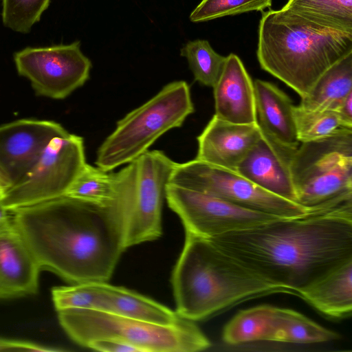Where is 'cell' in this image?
<instances>
[{
  "label": "cell",
  "instance_id": "1",
  "mask_svg": "<svg viewBox=\"0 0 352 352\" xmlns=\"http://www.w3.org/2000/svg\"><path fill=\"white\" fill-rule=\"evenodd\" d=\"M208 239L263 279L299 296L352 259V202Z\"/></svg>",
  "mask_w": 352,
  "mask_h": 352
},
{
  "label": "cell",
  "instance_id": "2",
  "mask_svg": "<svg viewBox=\"0 0 352 352\" xmlns=\"http://www.w3.org/2000/svg\"><path fill=\"white\" fill-rule=\"evenodd\" d=\"M41 268L72 284L107 282L124 246L126 217L62 196L12 212Z\"/></svg>",
  "mask_w": 352,
  "mask_h": 352
},
{
  "label": "cell",
  "instance_id": "3",
  "mask_svg": "<svg viewBox=\"0 0 352 352\" xmlns=\"http://www.w3.org/2000/svg\"><path fill=\"white\" fill-rule=\"evenodd\" d=\"M171 283L176 313L192 321L250 298L287 293L252 272L211 240L188 232Z\"/></svg>",
  "mask_w": 352,
  "mask_h": 352
},
{
  "label": "cell",
  "instance_id": "4",
  "mask_svg": "<svg viewBox=\"0 0 352 352\" xmlns=\"http://www.w3.org/2000/svg\"><path fill=\"white\" fill-rule=\"evenodd\" d=\"M351 52L352 33L318 25L283 8L262 12L256 50L259 65L300 98Z\"/></svg>",
  "mask_w": 352,
  "mask_h": 352
},
{
  "label": "cell",
  "instance_id": "5",
  "mask_svg": "<svg viewBox=\"0 0 352 352\" xmlns=\"http://www.w3.org/2000/svg\"><path fill=\"white\" fill-rule=\"evenodd\" d=\"M57 312L68 336L85 347L100 338L118 339L141 352H197L211 346L194 321L183 318L174 324H160L97 310L70 309Z\"/></svg>",
  "mask_w": 352,
  "mask_h": 352
},
{
  "label": "cell",
  "instance_id": "6",
  "mask_svg": "<svg viewBox=\"0 0 352 352\" xmlns=\"http://www.w3.org/2000/svg\"><path fill=\"white\" fill-rule=\"evenodd\" d=\"M194 111L190 87L186 81L166 85L117 122L114 131L97 150L96 166L109 172L134 161L165 133L180 127Z\"/></svg>",
  "mask_w": 352,
  "mask_h": 352
},
{
  "label": "cell",
  "instance_id": "7",
  "mask_svg": "<svg viewBox=\"0 0 352 352\" xmlns=\"http://www.w3.org/2000/svg\"><path fill=\"white\" fill-rule=\"evenodd\" d=\"M296 201L312 210L352 202V129L301 142L291 166Z\"/></svg>",
  "mask_w": 352,
  "mask_h": 352
},
{
  "label": "cell",
  "instance_id": "8",
  "mask_svg": "<svg viewBox=\"0 0 352 352\" xmlns=\"http://www.w3.org/2000/svg\"><path fill=\"white\" fill-rule=\"evenodd\" d=\"M168 183L282 218L300 217L318 211L268 192L236 170L197 159L176 163Z\"/></svg>",
  "mask_w": 352,
  "mask_h": 352
},
{
  "label": "cell",
  "instance_id": "9",
  "mask_svg": "<svg viewBox=\"0 0 352 352\" xmlns=\"http://www.w3.org/2000/svg\"><path fill=\"white\" fill-rule=\"evenodd\" d=\"M175 164L159 150L147 151L127 164L126 249L161 236L165 188Z\"/></svg>",
  "mask_w": 352,
  "mask_h": 352
},
{
  "label": "cell",
  "instance_id": "10",
  "mask_svg": "<svg viewBox=\"0 0 352 352\" xmlns=\"http://www.w3.org/2000/svg\"><path fill=\"white\" fill-rule=\"evenodd\" d=\"M85 164L83 138L67 131L50 142L33 168L0 200L12 212L64 196Z\"/></svg>",
  "mask_w": 352,
  "mask_h": 352
},
{
  "label": "cell",
  "instance_id": "11",
  "mask_svg": "<svg viewBox=\"0 0 352 352\" xmlns=\"http://www.w3.org/2000/svg\"><path fill=\"white\" fill-rule=\"evenodd\" d=\"M165 199L185 232L205 239L256 227L280 219L221 199L168 183Z\"/></svg>",
  "mask_w": 352,
  "mask_h": 352
},
{
  "label": "cell",
  "instance_id": "12",
  "mask_svg": "<svg viewBox=\"0 0 352 352\" xmlns=\"http://www.w3.org/2000/svg\"><path fill=\"white\" fill-rule=\"evenodd\" d=\"M19 75L28 78L37 95L63 99L89 78L91 63L80 43L25 47L14 54Z\"/></svg>",
  "mask_w": 352,
  "mask_h": 352
},
{
  "label": "cell",
  "instance_id": "13",
  "mask_svg": "<svg viewBox=\"0 0 352 352\" xmlns=\"http://www.w3.org/2000/svg\"><path fill=\"white\" fill-rule=\"evenodd\" d=\"M67 131L51 120L21 119L1 125L0 168L10 187L33 168L54 138Z\"/></svg>",
  "mask_w": 352,
  "mask_h": 352
},
{
  "label": "cell",
  "instance_id": "14",
  "mask_svg": "<svg viewBox=\"0 0 352 352\" xmlns=\"http://www.w3.org/2000/svg\"><path fill=\"white\" fill-rule=\"evenodd\" d=\"M261 129L260 138L236 171L265 190L296 203L291 166L298 146L282 144Z\"/></svg>",
  "mask_w": 352,
  "mask_h": 352
},
{
  "label": "cell",
  "instance_id": "15",
  "mask_svg": "<svg viewBox=\"0 0 352 352\" xmlns=\"http://www.w3.org/2000/svg\"><path fill=\"white\" fill-rule=\"evenodd\" d=\"M41 270L14 221L0 227V299L37 293Z\"/></svg>",
  "mask_w": 352,
  "mask_h": 352
},
{
  "label": "cell",
  "instance_id": "16",
  "mask_svg": "<svg viewBox=\"0 0 352 352\" xmlns=\"http://www.w3.org/2000/svg\"><path fill=\"white\" fill-rule=\"evenodd\" d=\"M261 135L258 122L232 123L214 115L197 138L198 150L195 159L236 170Z\"/></svg>",
  "mask_w": 352,
  "mask_h": 352
},
{
  "label": "cell",
  "instance_id": "17",
  "mask_svg": "<svg viewBox=\"0 0 352 352\" xmlns=\"http://www.w3.org/2000/svg\"><path fill=\"white\" fill-rule=\"evenodd\" d=\"M213 95L217 117L236 124L257 123L254 82L237 55L226 56Z\"/></svg>",
  "mask_w": 352,
  "mask_h": 352
},
{
  "label": "cell",
  "instance_id": "18",
  "mask_svg": "<svg viewBox=\"0 0 352 352\" xmlns=\"http://www.w3.org/2000/svg\"><path fill=\"white\" fill-rule=\"evenodd\" d=\"M257 122L277 141L297 147L294 104L290 98L272 82L257 79L254 82Z\"/></svg>",
  "mask_w": 352,
  "mask_h": 352
},
{
  "label": "cell",
  "instance_id": "19",
  "mask_svg": "<svg viewBox=\"0 0 352 352\" xmlns=\"http://www.w3.org/2000/svg\"><path fill=\"white\" fill-rule=\"evenodd\" d=\"M299 297L321 314L345 318L352 312V259L302 289Z\"/></svg>",
  "mask_w": 352,
  "mask_h": 352
},
{
  "label": "cell",
  "instance_id": "20",
  "mask_svg": "<svg viewBox=\"0 0 352 352\" xmlns=\"http://www.w3.org/2000/svg\"><path fill=\"white\" fill-rule=\"evenodd\" d=\"M105 312L160 324H171L182 318L168 307L126 288L101 283Z\"/></svg>",
  "mask_w": 352,
  "mask_h": 352
},
{
  "label": "cell",
  "instance_id": "21",
  "mask_svg": "<svg viewBox=\"0 0 352 352\" xmlns=\"http://www.w3.org/2000/svg\"><path fill=\"white\" fill-rule=\"evenodd\" d=\"M352 92V52L331 67L301 98L298 107L307 111H333Z\"/></svg>",
  "mask_w": 352,
  "mask_h": 352
},
{
  "label": "cell",
  "instance_id": "22",
  "mask_svg": "<svg viewBox=\"0 0 352 352\" xmlns=\"http://www.w3.org/2000/svg\"><path fill=\"white\" fill-rule=\"evenodd\" d=\"M340 338L305 315L287 308L274 307L267 341L295 344L328 342Z\"/></svg>",
  "mask_w": 352,
  "mask_h": 352
},
{
  "label": "cell",
  "instance_id": "23",
  "mask_svg": "<svg viewBox=\"0 0 352 352\" xmlns=\"http://www.w3.org/2000/svg\"><path fill=\"white\" fill-rule=\"evenodd\" d=\"M118 188L115 173L85 164L64 196L101 207L118 206Z\"/></svg>",
  "mask_w": 352,
  "mask_h": 352
},
{
  "label": "cell",
  "instance_id": "24",
  "mask_svg": "<svg viewBox=\"0 0 352 352\" xmlns=\"http://www.w3.org/2000/svg\"><path fill=\"white\" fill-rule=\"evenodd\" d=\"M282 8L318 25L352 33V0H288Z\"/></svg>",
  "mask_w": 352,
  "mask_h": 352
},
{
  "label": "cell",
  "instance_id": "25",
  "mask_svg": "<svg viewBox=\"0 0 352 352\" xmlns=\"http://www.w3.org/2000/svg\"><path fill=\"white\" fill-rule=\"evenodd\" d=\"M275 306L261 305L239 311L225 325L223 342L230 345L267 341Z\"/></svg>",
  "mask_w": 352,
  "mask_h": 352
},
{
  "label": "cell",
  "instance_id": "26",
  "mask_svg": "<svg viewBox=\"0 0 352 352\" xmlns=\"http://www.w3.org/2000/svg\"><path fill=\"white\" fill-rule=\"evenodd\" d=\"M180 54L186 58L195 80L202 85L214 87L219 80L226 61V56L216 52L206 40L188 41Z\"/></svg>",
  "mask_w": 352,
  "mask_h": 352
},
{
  "label": "cell",
  "instance_id": "27",
  "mask_svg": "<svg viewBox=\"0 0 352 352\" xmlns=\"http://www.w3.org/2000/svg\"><path fill=\"white\" fill-rule=\"evenodd\" d=\"M293 115L297 138L300 143L323 139L334 134L340 129L349 128L332 110L307 111L298 105H294Z\"/></svg>",
  "mask_w": 352,
  "mask_h": 352
},
{
  "label": "cell",
  "instance_id": "28",
  "mask_svg": "<svg viewBox=\"0 0 352 352\" xmlns=\"http://www.w3.org/2000/svg\"><path fill=\"white\" fill-rule=\"evenodd\" d=\"M52 296L56 311L78 309L104 311L105 301L101 282L55 287Z\"/></svg>",
  "mask_w": 352,
  "mask_h": 352
},
{
  "label": "cell",
  "instance_id": "29",
  "mask_svg": "<svg viewBox=\"0 0 352 352\" xmlns=\"http://www.w3.org/2000/svg\"><path fill=\"white\" fill-rule=\"evenodd\" d=\"M50 0H2V21L12 30L28 33L40 21Z\"/></svg>",
  "mask_w": 352,
  "mask_h": 352
},
{
  "label": "cell",
  "instance_id": "30",
  "mask_svg": "<svg viewBox=\"0 0 352 352\" xmlns=\"http://www.w3.org/2000/svg\"><path fill=\"white\" fill-rule=\"evenodd\" d=\"M272 0H201L190 14L192 22H204L252 11H262Z\"/></svg>",
  "mask_w": 352,
  "mask_h": 352
},
{
  "label": "cell",
  "instance_id": "31",
  "mask_svg": "<svg viewBox=\"0 0 352 352\" xmlns=\"http://www.w3.org/2000/svg\"><path fill=\"white\" fill-rule=\"evenodd\" d=\"M86 347L102 352H141L138 347L114 338L94 340L89 342Z\"/></svg>",
  "mask_w": 352,
  "mask_h": 352
},
{
  "label": "cell",
  "instance_id": "32",
  "mask_svg": "<svg viewBox=\"0 0 352 352\" xmlns=\"http://www.w3.org/2000/svg\"><path fill=\"white\" fill-rule=\"evenodd\" d=\"M36 351L52 352L60 351L61 349L50 348L23 340L3 338L0 337V351Z\"/></svg>",
  "mask_w": 352,
  "mask_h": 352
},
{
  "label": "cell",
  "instance_id": "33",
  "mask_svg": "<svg viewBox=\"0 0 352 352\" xmlns=\"http://www.w3.org/2000/svg\"><path fill=\"white\" fill-rule=\"evenodd\" d=\"M333 111L346 126L352 128V92L349 94Z\"/></svg>",
  "mask_w": 352,
  "mask_h": 352
},
{
  "label": "cell",
  "instance_id": "34",
  "mask_svg": "<svg viewBox=\"0 0 352 352\" xmlns=\"http://www.w3.org/2000/svg\"><path fill=\"white\" fill-rule=\"evenodd\" d=\"M13 220L12 212L8 210L0 200V227Z\"/></svg>",
  "mask_w": 352,
  "mask_h": 352
},
{
  "label": "cell",
  "instance_id": "35",
  "mask_svg": "<svg viewBox=\"0 0 352 352\" xmlns=\"http://www.w3.org/2000/svg\"><path fill=\"white\" fill-rule=\"evenodd\" d=\"M10 187V182L0 168V198Z\"/></svg>",
  "mask_w": 352,
  "mask_h": 352
}]
</instances>
